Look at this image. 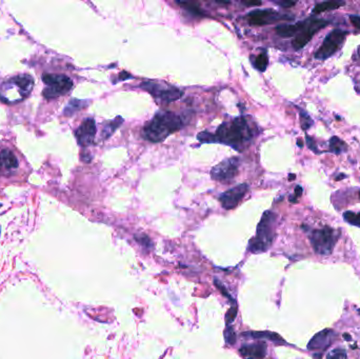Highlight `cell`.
I'll return each mask as SVG.
<instances>
[{
  "label": "cell",
  "instance_id": "cell-1",
  "mask_svg": "<svg viewBox=\"0 0 360 359\" xmlns=\"http://www.w3.org/2000/svg\"><path fill=\"white\" fill-rule=\"evenodd\" d=\"M255 131L248 121L247 117H236L225 121L218 127L214 135V143L231 145L236 150H244L255 137Z\"/></svg>",
  "mask_w": 360,
  "mask_h": 359
},
{
  "label": "cell",
  "instance_id": "cell-2",
  "mask_svg": "<svg viewBox=\"0 0 360 359\" xmlns=\"http://www.w3.org/2000/svg\"><path fill=\"white\" fill-rule=\"evenodd\" d=\"M183 126L184 122L179 115L170 111L158 112L144 127L143 137L147 142L158 144Z\"/></svg>",
  "mask_w": 360,
  "mask_h": 359
},
{
  "label": "cell",
  "instance_id": "cell-3",
  "mask_svg": "<svg viewBox=\"0 0 360 359\" xmlns=\"http://www.w3.org/2000/svg\"><path fill=\"white\" fill-rule=\"evenodd\" d=\"M276 214L272 211L264 212L260 222L258 223L256 236L250 241L249 249L253 253H262L271 247L275 237Z\"/></svg>",
  "mask_w": 360,
  "mask_h": 359
},
{
  "label": "cell",
  "instance_id": "cell-4",
  "mask_svg": "<svg viewBox=\"0 0 360 359\" xmlns=\"http://www.w3.org/2000/svg\"><path fill=\"white\" fill-rule=\"evenodd\" d=\"M338 236L336 231L330 227L313 230L310 234L311 245L318 255H330L337 243Z\"/></svg>",
  "mask_w": 360,
  "mask_h": 359
},
{
  "label": "cell",
  "instance_id": "cell-5",
  "mask_svg": "<svg viewBox=\"0 0 360 359\" xmlns=\"http://www.w3.org/2000/svg\"><path fill=\"white\" fill-rule=\"evenodd\" d=\"M42 80L45 84L43 96L46 99L65 95L73 88V81L66 75L44 74L42 76Z\"/></svg>",
  "mask_w": 360,
  "mask_h": 359
},
{
  "label": "cell",
  "instance_id": "cell-6",
  "mask_svg": "<svg viewBox=\"0 0 360 359\" xmlns=\"http://www.w3.org/2000/svg\"><path fill=\"white\" fill-rule=\"evenodd\" d=\"M348 32L340 29H335L324 38L323 44L319 46L315 53V58L319 60H325L332 57L341 48Z\"/></svg>",
  "mask_w": 360,
  "mask_h": 359
},
{
  "label": "cell",
  "instance_id": "cell-7",
  "mask_svg": "<svg viewBox=\"0 0 360 359\" xmlns=\"http://www.w3.org/2000/svg\"><path fill=\"white\" fill-rule=\"evenodd\" d=\"M140 88L159 101L164 104H170L178 100L183 95V92L175 87H170L167 84H161L155 81H146L140 84Z\"/></svg>",
  "mask_w": 360,
  "mask_h": 359
},
{
  "label": "cell",
  "instance_id": "cell-8",
  "mask_svg": "<svg viewBox=\"0 0 360 359\" xmlns=\"http://www.w3.org/2000/svg\"><path fill=\"white\" fill-rule=\"evenodd\" d=\"M33 85L34 80L30 75H19L11 78V79L3 83L1 91H0V95L6 94V93L16 90L18 100L20 101L30 94L33 89Z\"/></svg>",
  "mask_w": 360,
  "mask_h": 359
},
{
  "label": "cell",
  "instance_id": "cell-9",
  "mask_svg": "<svg viewBox=\"0 0 360 359\" xmlns=\"http://www.w3.org/2000/svg\"><path fill=\"white\" fill-rule=\"evenodd\" d=\"M239 163L240 159L237 157H232L222 160L211 170V177L217 181H230L238 174Z\"/></svg>",
  "mask_w": 360,
  "mask_h": 359
},
{
  "label": "cell",
  "instance_id": "cell-10",
  "mask_svg": "<svg viewBox=\"0 0 360 359\" xmlns=\"http://www.w3.org/2000/svg\"><path fill=\"white\" fill-rule=\"evenodd\" d=\"M328 25L326 20L322 19H310L307 21V25L302 29L301 32L296 35L293 40V48L298 51L302 48H304L310 41L311 39L314 37V35L319 32L320 30L324 29Z\"/></svg>",
  "mask_w": 360,
  "mask_h": 359
},
{
  "label": "cell",
  "instance_id": "cell-11",
  "mask_svg": "<svg viewBox=\"0 0 360 359\" xmlns=\"http://www.w3.org/2000/svg\"><path fill=\"white\" fill-rule=\"evenodd\" d=\"M247 19L252 26H267L280 20H291L292 17L281 15L273 10H256L247 15Z\"/></svg>",
  "mask_w": 360,
  "mask_h": 359
},
{
  "label": "cell",
  "instance_id": "cell-12",
  "mask_svg": "<svg viewBox=\"0 0 360 359\" xmlns=\"http://www.w3.org/2000/svg\"><path fill=\"white\" fill-rule=\"evenodd\" d=\"M248 191H249V184L241 183L224 192L220 196V198H219L222 208H224L225 210L235 209L240 204L241 200L245 198Z\"/></svg>",
  "mask_w": 360,
  "mask_h": 359
},
{
  "label": "cell",
  "instance_id": "cell-13",
  "mask_svg": "<svg viewBox=\"0 0 360 359\" xmlns=\"http://www.w3.org/2000/svg\"><path fill=\"white\" fill-rule=\"evenodd\" d=\"M96 135V123L93 118H87L83 120L75 132L77 143L81 146H89L94 143Z\"/></svg>",
  "mask_w": 360,
  "mask_h": 359
},
{
  "label": "cell",
  "instance_id": "cell-14",
  "mask_svg": "<svg viewBox=\"0 0 360 359\" xmlns=\"http://www.w3.org/2000/svg\"><path fill=\"white\" fill-rule=\"evenodd\" d=\"M335 337H336V333L333 330H330V329L324 330L322 332L317 333L315 336L310 340L308 348L310 350L324 351L332 345V342Z\"/></svg>",
  "mask_w": 360,
  "mask_h": 359
},
{
  "label": "cell",
  "instance_id": "cell-15",
  "mask_svg": "<svg viewBox=\"0 0 360 359\" xmlns=\"http://www.w3.org/2000/svg\"><path fill=\"white\" fill-rule=\"evenodd\" d=\"M239 353L246 359H263L267 355V345L263 341L247 345L240 348Z\"/></svg>",
  "mask_w": 360,
  "mask_h": 359
},
{
  "label": "cell",
  "instance_id": "cell-16",
  "mask_svg": "<svg viewBox=\"0 0 360 359\" xmlns=\"http://www.w3.org/2000/svg\"><path fill=\"white\" fill-rule=\"evenodd\" d=\"M18 168V160L16 156L10 150H0V172L15 171Z\"/></svg>",
  "mask_w": 360,
  "mask_h": 359
},
{
  "label": "cell",
  "instance_id": "cell-17",
  "mask_svg": "<svg viewBox=\"0 0 360 359\" xmlns=\"http://www.w3.org/2000/svg\"><path fill=\"white\" fill-rule=\"evenodd\" d=\"M307 21L308 20L299 21V22L295 23V25H281V26L276 27L275 31L279 36L284 37V38L292 37L294 35H298L301 32L302 29L307 25Z\"/></svg>",
  "mask_w": 360,
  "mask_h": 359
},
{
  "label": "cell",
  "instance_id": "cell-18",
  "mask_svg": "<svg viewBox=\"0 0 360 359\" xmlns=\"http://www.w3.org/2000/svg\"><path fill=\"white\" fill-rule=\"evenodd\" d=\"M244 336L251 337L255 339H268L273 342H276L278 345H285V340L281 338L278 334L271 333V332H249L242 334Z\"/></svg>",
  "mask_w": 360,
  "mask_h": 359
},
{
  "label": "cell",
  "instance_id": "cell-19",
  "mask_svg": "<svg viewBox=\"0 0 360 359\" xmlns=\"http://www.w3.org/2000/svg\"><path fill=\"white\" fill-rule=\"evenodd\" d=\"M123 122V118L120 116H117L114 120L108 121L103 130V139H108L111 137L115 131L120 127V124Z\"/></svg>",
  "mask_w": 360,
  "mask_h": 359
},
{
  "label": "cell",
  "instance_id": "cell-20",
  "mask_svg": "<svg viewBox=\"0 0 360 359\" xmlns=\"http://www.w3.org/2000/svg\"><path fill=\"white\" fill-rule=\"evenodd\" d=\"M343 4H344V2H337V1L320 2V3H317L314 6V9H313V13L320 14V13H324V12H326V11L336 10V9H338V7H340Z\"/></svg>",
  "mask_w": 360,
  "mask_h": 359
},
{
  "label": "cell",
  "instance_id": "cell-21",
  "mask_svg": "<svg viewBox=\"0 0 360 359\" xmlns=\"http://www.w3.org/2000/svg\"><path fill=\"white\" fill-rule=\"evenodd\" d=\"M328 145H330V151L334 154H341L342 152L348 150L347 144L344 142H342V140L337 136H333L330 139Z\"/></svg>",
  "mask_w": 360,
  "mask_h": 359
},
{
  "label": "cell",
  "instance_id": "cell-22",
  "mask_svg": "<svg viewBox=\"0 0 360 359\" xmlns=\"http://www.w3.org/2000/svg\"><path fill=\"white\" fill-rule=\"evenodd\" d=\"M85 106H87V104H85L84 101H82V100L72 99L69 103V105L66 107V108H65V115H67V116H72L77 111H80L81 108H84Z\"/></svg>",
  "mask_w": 360,
  "mask_h": 359
},
{
  "label": "cell",
  "instance_id": "cell-23",
  "mask_svg": "<svg viewBox=\"0 0 360 359\" xmlns=\"http://www.w3.org/2000/svg\"><path fill=\"white\" fill-rule=\"evenodd\" d=\"M253 66L260 72H264L265 69H267L268 65H269V57L267 55V53L263 52L259 55H257L254 59H252Z\"/></svg>",
  "mask_w": 360,
  "mask_h": 359
},
{
  "label": "cell",
  "instance_id": "cell-24",
  "mask_svg": "<svg viewBox=\"0 0 360 359\" xmlns=\"http://www.w3.org/2000/svg\"><path fill=\"white\" fill-rule=\"evenodd\" d=\"M343 218L348 223L360 228V212L354 213L351 212V211H347V212L343 213Z\"/></svg>",
  "mask_w": 360,
  "mask_h": 359
},
{
  "label": "cell",
  "instance_id": "cell-25",
  "mask_svg": "<svg viewBox=\"0 0 360 359\" xmlns=\"http://www.w3.org/2000/svg\"><path fill=\"white\" fill-rule=\"evenodd\" d=\"M299 115H300L301 129L303 131H308L313 126V120L311 118V116L303 110H299Z\"/></svg>",
  "mask_w": 360,
  "mask_h": 359
},
{
  "label": "cell",
  "instance_id": "cell-26",
  "mask_svg": "<svg viewBox=\"0 0 360 359\" xmlns=\"http://www.w3.org/2000/svg\"><path fill=\"white\" fill-rule=\"evenodd\" d=\"M347 352L346 350L342 348H338L335 349L333 351H331L330 353L327 354L326 359H347Z\"/></svg>",
  "mask_w": 360,
  "mask_h": 359
},
{
  "label": "cell",
  "instance_id": "cell-27",
  "mask_svg": "<svg viewBox=\"0 0 360 359\" xmlns=\"http://www.w3.org/2000/svg\"><path fill=\"white\" fill-rule=\"evenodd\" d=\"M177 3L180 6L184 7L186 11H189V12L195 14V15H203L202 12L200 11V9L196 4H193V3H190V2H181V1H177Z\"/></svg>",
  "mask_w": 360,
  "mask_h": 359
},
{
  "label": "cell",
  "instance_id": "cell-28",
  "mask_svg": "<svg viewBox=\"0 0 360 359\" xmlns=\"http://www.w3.org/2000/svg\"><path fill=\"white\" fill-rule=\"evenodd\" d=\"M224 338L229 345H234L235 341H236V334H235V331L232 326L229 325L226 327V330L224 331Z\"/></svg>",
  "mask_w": 360,
  "mask_h": 359
},
{
  "label": "cell",
  "instance_id": "cell-29",
  "mask_svg": "<svg viewBox=\"0 0 360 359\" xmlns=\"http://www.w3.org/2000/svg\"><path fill=\"white\" fill-rule=\"evenodd\" d=\"M236 315H237V309L236 308H232L229 310L228 313H226V316H225V323L228 325H230L233 322L234 319L236 318Z\"/></svg>",
  "mask_w": 360,
  "mask_h": 359
},
{
  "label": "cell",
  "instance_id": "cell-30",
  "mask_svg": "<svg viewBox=\"0 0 360 359\" xmlns=\"http://www.w3.org/2000/svg\"><path fill=\"white\" fill-rule=\"evenodd\" d=\"M136 239H137L138 243H140V244H142V245H143V246H144V247H152V243H151L150 238H148V237H147V236H145V235H143V236H136Z\"/></svg>",
  "mask_w": 360,
  "mask_h": 359
},
{
  "label": "cell",
  "instance_id": "cell-31",
  "mask_svg": "<svg viewBox=\"0 0 360 359\" xmlns=\"http://www.w3.org/2000/svg\"><path fill=\"white\" fill-rule=\"evenodd\" d=\"M306 140H307V144H308V146H309V149H311L313 152H314V153H319L318 152V149H317V146H316V144H315V142H314V139H313L312 137H310V136H307L306 137Z\"/></svg>",
  "mask_w": 360,
  "mask_h": 359
},
{
  "label": "cell",
  "instance_id": "cell-32",
  "mask_svg": "<svg viewBox=\"0 0 360 359\" xmlns=\"http://www.w3.org/2000/svg\"><path fill=\"white\" fill-rule=\"evenodd\" d=\"M302 192H303V190H302L301 186L300 185H297L296 188H295V195H294V197H289V201L293 202V204H295V202L297 201V198L301 196Z\"/></svg>",
  "mask_w": 360,
  "mask_h": 359
},
{
  "label": "cell",
  "instance_id": "cell-33",
  "mask_svg": "<svg viewBox=\"0 0 360 359\" xmlns=\"http://www.w3.org/2000/svg\"><path fill=\"white\" fill-rule=\"evenodd\" d=\"M350 20L352 23H353V26L355 28L360 30V16H357V15H351Z\"/></svg>",
  "mask_w": 360,
  "mask_h": 359
},
{
  "label": "cell",
  "instance_id": "cell-34",
  "mask_svg": "<svg viewBox=\"0 0 360 359\" xmlns=\"http://www.w3.org/2000/svg\"><path fill=\"white\" fill-rule=\"evenodd\" d=\"M276 4L283 6V7H291L296 4L295 1H288V0H281V1H275Z\"/></svg>",
  "mask_w": 360,
  "mask_h": 359
},
{
  "label": "cell",
  "instance_id": "cell-35",
  "mask_svg": "<svg viewBox=\"0 0 360 359\" xmlns=\"http://www.w3.org/2000/svg\"><path fill=\"white\" fill-rule=\"evenodd\" d=\"M245 5L247 6H257V5H261V1H242Z\"/></svg>",
  "mask_w": 360,
  "mask_h": 359
},
{
  "label": "cell",
  "instance_id": "cell-36",
  "mask_svg": "<svg viewBox=\"0 0 360 359\" xmlns=\"http://www.w3.org/2000/svg\"><path fill=\"white\" fill-rule=\"evenodd\" d=\"M216 2L217 3H220V4H229L230 3V1H222V0H221V1H218V0H217Z\"/></svg>",
  "mask_w": 360,
  "mask_h": 359
},
{
  "label": "cell",
  "instance_id": "cell-37",
  "mask_svg": "<svg viewBox=\"0 0 360 359\" xmlns=\"http://www.w3.org/2000/svg\"><path fill=\"white\" fill-rule=\"evenodd\" d=\"M293 179H295V174L288 175V180H293Z\"/></svg>",
  "mask_w": 360,
  "mask_h": 359
},
{
  "label": "cell",
  "instance_id": "cell-38",
  "mask_svg": "<svg viewBox=\"0 0 360 359\" xmlns=\"http://www.w3.org/2000/svg\"><path fill=\"white\" fill-rule=\"evenodd\" d=\"M297 143H298V144H298V146H300V147H302V146H303V144L301 143V140H300V139L297 140Z\"/></svg>",
  "mask_w": 360,
  "mask_h": 359
},
{
  "label": "cell",
  "instance_id": "cell-39",
  "mask_svg": "<svg viewBox=\"0 0 360 359\" xmlns=\"http://www.w3.org/2000/svg\"><path fill=\"white\" fill-rule=\"evenodd\" d=\"M344 177H346V175H339V177H337V178H336V180H340V179H342V178H344Z\"/></svg>",
  "mask_w": 360,
  "mask_h": 359
},
{
  "label": "cell",
  "instance_id": "cell-40",
  "mask_svg": "<svg viewBox=\"0 0 360 359\" xmlns=\"http://www.w3.org/2000/svg\"><path fill=\"white\" fill-rule=\"evenodd\" d=\"M359 198H360V192H359Z\"/></svg>",
  "mask_w": 360,
  "mask_h": 359
}]
</instances>
